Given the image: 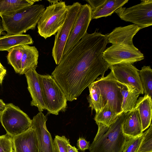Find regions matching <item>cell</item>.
I'll use <instances>...</instances> for the list:
<instances>
[{
    "mask_svg": "<svg viewBox=\"0 0 152 152\" xmlns=\"http://www.w3.org/2000/svg\"><path fill=\"white\" fill-rule=\"evenodd\" d=\"M108 43L106 35L87 32L68 53L63 56L52 76L65 94L67 101L77 99L83 91L109 65L102 55Z\"/></svg>",
    "mask_w": 152,
    "mask_h": 152,
    "instance_id": "obj_1",
    "label": "cell"
},
{
    "mask_svg": "<svg viewBox=\"0 0 152 152\" xmlns=\"http://www.w3.org/2000/svg\"><path fill=\"white\" fill-rule=\"evenodd\" d=\"M45 9L43 5L36 4L1 16L4 30L7 34L15 35L35 29Z\"/></svg>",
    "mask_w": 152,
    "mask_h": 152,
    "instance_id": "obj_2",
    "label": "cell"
},
{
    "mask_svg": "<svg viewBox=\"0 0 152 152\" xmlns=\"http://www.w3.org/2000/svg\"><path fill=\"white\" fill-rule=\"evenodd\" d=\"M126 113L121 114L106 131L95 137L89 146L90 152H122L126 139L122 129Z\"/></svg>",
    "mask_w": 152,
    "mask_h": 152,
    "instance_id": "obj_3",
    "label": "cell"
},
{
    "mask_svg": "<svg viewBox=\"0 0 152 152\" xmlns=\"http://www.w3.org/2000/svg\"><path fill=\"white\" fill-rule=\"evenodd\" d=\"M66 6L64 1H59L46 7L37 24L40 36L46 39L57 32L66 19Z\"/></svg>",
    "mask_w": 152,
    "mask_h": 152,
    "instance_id": "obj_4",
    "label": "cell"
},
{
    "mask_svg": "<svg viewBox=\"0 0 152 152\" xmlns=\"http://www.w3.org/2000/svg\"><path fill=\"white\" fill-rule=\"evenodd\" d=\"M45 110L57 115L66 108V96L51 75L39 74Z\"/></svg>",
    "mask_w": 152,
    "mask_h": 152,
    "instance_id": "obj_5",
    "label": "cell"
},
{
    "mask_svg": "<svg viewBox=\"0 0 152 152\" xmlns=\"http://www.w3.org/2000/svg\"><path fill=\"white\" fill-rule=\"evenodd\" d=\"M0 121L7 134L13 137L23 133L31 126L32 120L18 107L12 103L6 104L0 115Z\"/></svg>",
    "mask_w": 152,
    "mask_h": 152,
    "instance_id": "obj_6",
    "label": "cell"
},
{
    "mask_svg": "<svg viewBox=\"0 0 152 152\" xmlns=\"http://www.w3.org/2000/svg\"><path fill=\"white\" fill-rule=\"evenodd\" d=\"M120 18L141 28L152 25V0H142L138 4L128 8H119L115 12Z\"/></svg>",
    "mask_w": 152,
    "mask_h": 152,
    "instance_id": "obj_7",
    "label": "cell"
},
{
    "mask_svg": "<svg viewBox=\"0 0 152 152\" xmlns=\"http://www.w3.org/2000/svg\"><path fill=\"white\" fill-rule=\"evenodd\" d=\"M81 4L74 3L66 6L67 12L62 26L55 37L52 56L56 64L58 65L63 56L64 47L73 25L80 10Z\"/></svg>",
    "mask_w": 152,
    "mask_h": 152,
    "instance_id": "obj_8",
    "label": "cell"
},
{
    "mask_svg": "<svg viewBox=\"0 0 152 152\" xmlns=\"http://www.w3.org/2000/svg\"><path fill=\"white\" fill-rule=\"evenodd\" d=\"M94 82L100 91L103 107L107 102L111 108L117 114L123 113L121 108L122 96L112 72L106 76L97 78Z\"/></svg>",
    "mask_w": 152,
    "mask_h": 152,
    "instance_id": "obj_9",
    "label": "cell"
},
{
    "mask_svg": "<svg viewBox=\"0 0 152 152\" xmlns=\"http://www.w3.org/2000/svg\"><path fill=\"white\" fill-rule=\"evenodd\" d=\"M91 11L89 4L81 5L67 39L63 56L69 52L87 32V29L91 20Z\"/></svg>",
    "mask_w": 152,
    "mask_h": 152,
    "instance_id": "obj_10",
    "label": "cell"
},
{
    "mask_svg": "<svg viewBox=\"0 0 152 152\" xmlns=\"http://www.w3.org/2000/svg\"><path fill=\"white\" fill-rule=\"evenodd\" d=\"M102 57L110 66L119 64H132L144 59L143 54L139 50L113 45L104 50Z\"/></svg>",
    "mask_w": 152,
    "mask_h": 152,
    "instance_id": "obj_11",
    "label": "cell"
},
{
    "mask_svg": "<svg viewBox=\"0 0 152 152\" xmlns=\"http://www.w3.org/2000/svg\"><path fill=\"white\" fill-rule=\"evenodd\" d=\"M109 68L110 69L117 81L133 87L140 94H143V90L139 75V70L132 64H117L110 66Z\"/></svg>",
    "mask_w": 152,
    "mask_h": 152,
    "instance_id": "obj_12",
    "label": "cell"
},
{
    "mask_svg": "<svg viewBox=\"0 0 152 152\" xmlns=\"http://www.w3.org/2000/svg\"><path fill=\"white\" fill-rule=\"evenodd\" d=\"M47 118L42 112H39L32 119L31 127L36 132L38 140V152H57L54 141L48 131L46 122Z\"/></svg>",
    "mask_w": 152,
    "mask_h": 152,
    "instance_id": "obj_13",
    "label": "cell"
},
{
    "mask_svg": "<svg viewBox=\"0 0 152 152\" xmlns=\"http://www.w3.org/2000/svg\"><path fill=\"white\" fill-rule=\"evenodd\" d=\"M140 29V27L134 24L116 28L111 33L106 35L108 42L113 45L139 50L134 45L133 39Z\"/></svg>",
    "mask_w": 152,
    "mask_h": 152,
    "instance_id": "obj_14",
    "label": "cell"
},
{
    "mask_svg": "<svg viewBox=\"0 0 152 152\" xmlns=\"http://www.w3.org/2000/svg\"><path fill=\"white\" fill-rule=\"evenodd\" d=\"M28 84V89L29 91L32 100L31 106L37 107L39 112L45 110L42 91L40 80L39 74L33 68L29 70L25 74Z\"/></svg>",
    "mask_w": 152,
    "mask_h": 152,
    "instance_id": "obj_15",
    "label": "cell"
},
{
    "mask_svg": "<svg viewBox=\"0 0 152 152\" xmlns=\"http://www.w3.org/2000/svg\"><path fill=\"white\" fill-rule=\"evenodd\" d=\"M12 138L14 152H38L37 138L34 129L31 126Z\"/></svg>",
    "mask_w": 152,
    "mask_h": 152,
    "instance_id": "obj_16",
    "label": "cell"
},
{
    "mask_svg": "<svg viewBox=\"0 0 152 152\" xmlns=\"http://www.w3.org/2000/svg\"><path fill=\"white\" fill-rule=\"evenodd\" d=\"M122 129L124 134L127 137H136L143 133L139 113L136 108L126 113Z\"/></svg>",
    "mask_w": 152,
    "mask_h": 152,
    "instance_id": "obj_17",
    "label": "cell"
},
{
    "mask_svg": "<svg viewBox=\"0 0 152 152\" xmlns=\"http://www.w3.org/2000/svg\"><path fill=\"white\" fill-rule=\"evenodd\" d=\"M117 82L122 96V113H126L134 109L140 94L133 87L117 81Z\"/></svg>",
    "mask_w": 152,
    "mask_h": 152,
    "instance_id": "obj_18",
    "label": "cell"
},
{
    "mask_svg": "<svg viewBox=\"0 0 152 152\" xmlns=\"http://www.w3.org/2000/svg\"><path fill=\"white\" fill-rule=\"evenodd\" d=\"M135 108L138 110L141 120L142 131L151 125L152 115L151 98L147 95L140 97L137 99Z\"/></svg>",
    "mask_w": 152,
    "mask_h": 152,
    "instance_id": "obj_19",
    "label": "cell"
},
{
    "mask_svg": "<svg viewBox=\"0 0 152 152\" xmlns=\"http://www.w3.org/2000/svg\"><path fill=\"white\" fill-rule=\"evenodd\" d=\"M34 41L29 34H7L0 37V51H8L23 45H32Z\"/></svg>",
    "mask_w": 152,
    "mask_h": 152,
    "instance_id": "obj_20",
    "label": "cell"
},
{
    "mask_svg": "<svg viewBox=\"0 0 152 152\" xmlns=\"http://www.w3.org/2000/svg\"><path fill=\"white\" fill-rule=\"evenodd\" d=\"M23 54L21 60L20 75L25 74L30 69L36 68L38 64L39 52L34 46L21 45Z\"/></svg>",
    "mask_w": 152,
    "mask_h": 152,
    "instance_id": "obj_21",
    "label": "cell"
},
{
    "mask_svg": "<svg viewBox=\"0 0 152 152\" xmlns=\"http://www.w3.org/2000/svg\"><path fill=\"white\" fill-rule=\"evenodd\" d=\"M128 1V0H105L102 4L92 10L91 20L111 15Z\"/></svg>",
    "mask_w": 152,
    "mask_h": 152,
    "instance_id": "obj_22",
    "label": "cell"
},
{
    "mask_svg": "<svg viewBox=\"0 0 152 152\" xmlns=\"http://www.w3.org/2000/svg\"><path fill=\"white\" fill-rule=\"evenodd\" d=\"M39 0H0V17L20 9L33 5Z\"/></svg>",
    "mask_w": 152,
    "mask_h": 152,
    "instance_id": "obj_23",
    "label": "cell"
},
{
    "mask_svg": "<svg viewBox=\"0 0 152 152\" xmlns=\"http://www.w3.org/2000/svg\"><path fill=\"white\" fill-rule=\"evenodd\" d=\"M120 115L111 108L107 102L100 111L96 113L94 119L97 125L109 127L116 121Z\"/></svg>",
    "mask_w": 152,
    "mask_h": 152,
    "instance_id": "obj_24",
    "label": "cell"
},
{
    "mask_svg": "<svg viewBox=\"0 0 152 152\" xmlns=\"http://www.w3.org/2000/svg\"><path fill=\"white\" fill-rule=\"evenodd\" d=\"M89 94L87 97L89 107L92 110H94L96 113L99 112L103 107L100 89L94 82L88 86Z\"/></svg>",
    "mask_w": 152,
    "mask_h": 152,
    "instance_id": "obj_25",
    "label": "cell"
},
{
    "mask_svg": "<svg viewBox=\"0 0 152 152\" xmlns=\"http://www.w3.org/2000/svg\"><path fill=\"white\" fill-rule=\"evenodd\" d=\"M140 80L145 95L152 96V69L150 66H144L139 70Z\"/></svg>",
    "mask_w": 152,
    "mask_h": 152,
    "instance_id": "obj_26",
    "label": "cell"
},
{
    "mask_svg": "<svg viewBox=\"0 0 152 152\" xmlns=\"http://www.w3.org/2000/svg\"><path fill=\"white\" fill-rule=\"evenodd\" d=\"M8 52L7 58L8 63L12 66L16 73L20 74L23 54L21 45L14 47Z\"/></svg>",
    "mask_w": 152,
    "mask_h": 152,
    "instance_id": "obj_27",
    "label": "cell"
},
{
    "mask_svg": "<svg viewBox=\"0 0 152 152\" xmlns=\"http://www.w3.org/2000/svg\"><path fill=\"white\" fill-rule=\"evenodd\" d=\"M136 152H152V124L144 133L143 138Z\"/></svg>",
    "mask_w": 152,
    "mask_h": 152,
    "instance_id": "obj_28",
    "label": "cell"
},
{
    "mask_svg": "<svg viewBox=\"0 0 152 152\" xmlns=\"http://www.w3.org/2000/svg\"><path fill=\"white\" fill-rule=\"evenodd\" d=\"M143 136L144 133L136 137H126L122 152H136L138 149Z\"/></svg>",
    "mask_w": 152,
    "mask_h": 152,
    "instance_id": "obj_29",
    "label": "cell"
},
{
    "mask_svg": "<svg viewBox=\"0 0 152 152\" xmlns=\"http://www.w3.org/2000/svg\"><path fill=\"white\" fill-rule=\"evenodd\" d=\"M12 138L6 134L0 136V152H13Z\"/></svg>",
    "mask_w": 152,
    "mask_h": 152,
    "instance_id": "obj_30",
    "label": "cell"
},
{
    "mask_svg": "<svg viewBox=\"0 0 152 152\" xmlns=\"http://www.w3.org/2000/svg\"><path fill=\"white\" fill-rule=\"evenodd\" d=\"M54 146L57 152H67V145L70 143L69 139L64 136L56 135L53 140Z\"/></svg>",
    "mask_w": 152,
    "mask_h": 152,
    "instance_id": "obj_31",
    "label": "cell"
},
{
    "mask_svg": "<svg viewBox=\"0 0 152 152\" xmlns=\"http://www.w3.org/2000/svg\"><path fill=\"white\" fill-rule=\"evenodd\" d=\"M89 142L83 137H80L77 141V146L78 149L81 151L84 152L89 147Z\"/></svg>",
    "mask_w": 152,
    "mask_h": 152,
    "instance_id": "obj_32",
    "label": "cell"
},
{
    "mask_svg": "<svg viewBox=\"0 0 152 152\" xmlns=\"http://www.w3.org/2000/svg\"><path fill=\"white\" fill-rule=\"evenodd\" d=\"M105 1V0H86V1L89 3L91 10H93L102 4Z\"/></svg>",
    "mask_w": 152,
    "mask_h": 152,
    "instance_id": "obj_33",
    "label": "cell"
},
{
    "mask_svg": "<svg viewBox=\"0 0 152 152\" xmlns=\"http://www.w3.org/2000/svg\"><path fill=\"white\" fill-rule=\"evenodd\" d=\"M6 73V70L4 67H0V85L1 84Z\"/></svg>",
    "mask_w": 152,
    "mask_h": 152,
    "instance_id": "obj_34",
    "label": "cell"
},
{
    "mask_svg": "<svg viewBox=\"0 0 152 152\" xmlns=\"http://www.w3.org/2000/svg\"><path fill=\"white\" fill-rule=\"evenodd\" d=\"M67 152H79L78 149L70 145V143L67 145Z\"/></svg>",
    "mask_w": 152,
    "mask_h": 152,
    "instance_id": "obj_35",
    "label": "cell"
},
{
    "mask_svg": "<svg viewBox=\"0 0 152 152\" xmlns=\"http://www.w3.org/2000/svg\"><path fill=\"white\" fill-rule=\"evenodd\" d=\"M6 107V104L2 99H0V115L5 110Z\"/></svg>",
    "mask_w": 152,
    "mask_h": 152,
    "instance_id": "obj_36",
    "label": "cell"
},
{
    "mask_svg": "<svg viewBox=\"0 0 152 152\" xmlns=\"http://www.w3.org/2000/svg\"><path fill=\"white\" fill-rule=\"evenodd\" d=\"M1 20L0 19V37L1 33L4 31Z\"/></svg>",
    "mask_w": 152,
    "mask_h": 152,
    "instance_id": "obj_37",
    "label": "cell"
},
{
    "mask_svg": "<svg viewBox=\"0 0 152 152\" xmlns=\"http://www.w3.org/2000/svg\"><path fill=\"white\" fill-rule=\"evenodd\" d=\"M48 1H49L50 3H51V4H55L56 3L58 2V1H59L57 0H48Z\"/></svg>",
    "mask_w": 152,
    "mask_h": 152,
    "instance_id": "obj_38",
    "label": "cell"
},
{
    "mask_svg": "<svg viewBox=\"0 0 152 152\" xmlns=\"http://www.w3.org/2000/svg\"><path fill=\"white\" fill-rule=\"evenodd\" d=\"M4 67L1 64V63L0 62V67Z\"/></svg>",
    "mask_w": 152,
    "mask_h": 152,
    "instance_id": "obj_39",
    "label": "cell"
},
{
    "mask_svg": "<svg viewBox=\"0 0 152 152\" xmlns=\"http://www.w3.org/2000/svg\"></svg>",
    "mask_w": 152,
    "mask_h": 152,
    "instance_id": "obj_40",
    "label": "cell"
}]
</instances>
